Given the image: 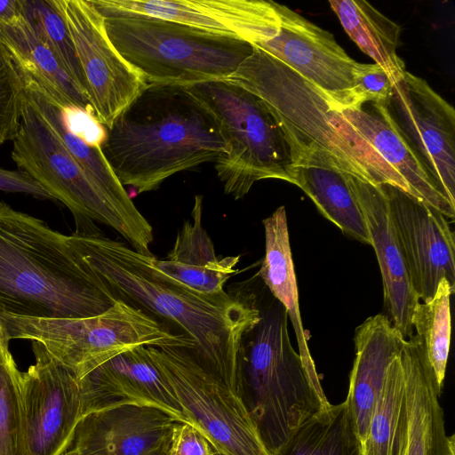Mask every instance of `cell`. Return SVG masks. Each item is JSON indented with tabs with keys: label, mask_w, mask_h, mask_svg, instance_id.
<instances>
[{
	"label": "cell",
	"mask_w": 455,
	"mask_h": 455,
	"mask_svg": "<svg viewBox=\"0 0 455 455\" xmlns=\"http://www.w3.org/2000/svg\"><path fill=\"white\" fill-rule=\"evenodd\" d=\"M67 241L99 289L187 335L196 359L235 393L243 342L260 319L254 296L198 293L159 271L154 255L100 233H75Z\"/></svg>",
	"instance_id": "obj_1"
},
{
	"label": "cell",
	"mask_w": 455,
	"mask_h": 455,
	"mask_svg": "<svg viewBox=\"0 0 455 455\" xmlns=\"http://www.w3.org/2000/svg\"><path fill=\"white\" fill-rule=\"evenodd\" d=\"M105 128V159L120 183L139 194L228 151L216 116L183 84H148Z\"/></svg>",
	"instance_id": "obj_2"
},
{
	"label": "cell",
	"mask_w": 455,
	"mask_h": 455,
	"mask_svg": "<svg viewBox=\"0 0 455 455\" xmlns=\"http://www.w3.org/2000/svg\"><path fill=\"white\" fill-rule=\"evenodd\" d=\"M228 80L261 98L283 126L297 164L331 166L373 185L406 181L358 133L319 88L253 44Z\"/></svg>",
	"instance_id": "obj_3"
},
{
	"label": "cell",
	"mask_w": 455,
	"mask_h": 455,
	"mask_svg": "<svg viewBox=\"0 0 455 455\" xmlns=\"http://www.w3.org/2000/svg\"><path fill=\"white\" fill-rule=\"evenodd\" d=\"M116 302L94 283L66 235L0 202V313L84 318Z\"/></svg>",
	"instance_id": "obj_4"
},
{
	"label": "cell",
	"mask_w": 455,
	"mask_h": 455,
	"mask_svg": "<svg viewBox=\"0 0 455 455\" xmlns=\"http://www.w3.org/2000/svg\"><path fill=\"white\" fill-rule=\"evenodd\" d=\"M235 394L270 455L303 422L328 406L291 346L288 315L277 301L260 310V319L243 342Z\"/></svg>",
	"instance_id": "obj_5"
},
{
	"label": "cell",
	"mask_w": 455,
	"mask_h": 455,
	"mask_svg": "<svg viewBox=\"0 0 455 455\" xmlns=\"http://www.w3.org/2000/svg\"><path fill=\"white\" fill-rule=\"evenodd\" d=\"M107 35L147 84H191L228 78L253 52L230 34L144 16L104 17Z\"/></svg>",
	"instance_id": "obj_6"
},
{
	"label": "cell",
	"mask_w": 455,
	"mask_h": 455,
	"mask_svg": "<svg viewBox=\"0 0 455 455\" xmlns=\"http://www.w3.org/2000/svg\"><path fill=\"white\" fill-rule=\"evenodd\" d=\"M187 86L213 113L228 140V153L215 162L226 195L241 199L256 181L265 179L292 183L296 152L261 98L228 79Z\"/></svg>",
	"instance_id": "obj_7"
},
{
	"label": "cell",
	"mask_w": 455,
	"mask_h": 455,
	"mask_svg": "<svg viewBox=\"0 0 455 455\" xmlns=\"http://www.w3.org/2000/svg\"><path fill=\"white\" fill-rule=\"evenodd\" d=\"M0 323L10 339L42 344L77 380L115 355L139 346L196 349L187 335L122 300L91 317L36 318L0 313Z\"/></svg>",
	"instance_id": "obj_8"
},
{
	"label": "cell",
	"mask_w": 455,
	"mask_h": 455,
	"mask_svg": "<svg viewBox=\"0 0 455 455\" xmlns=\"http://www.w3.org/2000/svg\"><path fill=\"white\" fill-rule=\"evenodd\" d=\"M12 141L11 156L18 170L65 204L77 225L82 220L101 222L136 251L153 255L149 249L153 240L123 217L92 184L24 92L19 128Z\"/></svg>",
	"instance_id": "obj_9"
},
{
	"label": "cell",
	"mask_w": 455,
	"mask_h": 455,
	"mask_svg": "<svg viewBox=\"0 0 455 455\" xmlns=\"http://www.w3.org/2000/svg\"><path fill=\"white\" fill-rule=\"evenodd\" d=\"M147 348L188 422L201 431L216 452L270 455L237 395L189 349L174 346Z\"/></svg>",
	"instance_id": "obj_10"
},
{
	"label": "cell",
	"mask_w": 455,
	"mask_h": 455,
	"mask_svg": "<svg viewBox=\"0 0 455 455\" xmlns=\"http://www.w3.org/2000/svg\"><path fill=\"white\" fill-rule=\"evenodd\" d=\"M390 124L455 205V110L423 78L405 71L382 105Z\"/></svg>",
	"instance_id": "obj_11"
},
{
	"label": "cell",
	"mask_w": 455,
	"mask_h": 455,
	"mask_svg": "<svg viewBox=\"0 0 455 455\" xmlns=\"http://www.w3.org/2000/svg\"><path fill=\"white\" fill-rule=\"evenodd\" d=\"M55 1L84 74L93 118L108 127L148 84L116 50L107 35L104 17L91 0Z\"/></svg>",
	"instance_id": "obj_12"
},
{
	"label": "cell",
	"mask_w": 455,
	"mask_h": 455,
	"mask_svg": "<svg viewBox=\"0 0 455 455\" xmlns=\"http://www.w3.org/2000/svg\"><path fill=\"white\" fill-rule=\"evenodd\" d=\"M36 362L22 372L29 455H62L81 419L78 380L42 344L32 341Z\"/></svg>",
	"instance_id": "obj_13"
},
{
	"label": "cell",
	"mask_w": 455,
	"mask_h": 455,
	"mask_svg": "<svg viewBox=\"0 0 455 455\" xmlns=\"http://www.w3.org/2000/svg\"><path fill=\"white\" fill-rule=\"evenodd\" d=\"M401 243L412 288L430 299L446 279L455 291V243L448 218L425 201L392 184L379 185Z\"/></svg>",
	"instance_id": "obj_14"
},
{
	"label": "cell",
	"mask_w": 455,
	"mask_h": 455,
	"mask_svg": "<svg viewBox=\"0 0 455 455\" xmlns=\"http://www.w3.org/2000/svg\"><path fill=\"white\" fill-rule=\"evenodd\" d=\"M279 16L277 34L254 44L319 88L339 108H354V71L357 62L333 35L286 5L273 1Z\"/></svg>",
	"instance_id": "obj_15"
},
{
	"label": "cell",
	"mask_w": 455,
	"mask_h": 455,
	"mask_svg": "<svg viewBox=\"0 0 455 455\" xmlns=\"http://www.w3.org/2000/svg\"><path fill=\"white\" fill-rule=\"evenodd\" d=\"M103 16H144L235 35L252 44L274 37L280 19L273 1L91 0Z\"/></svg>",
	"instance_id": "obj_16"
},
{
	"label": "cell",
	"mask_w": 455,
	"mask_h": 455,
	"mask_svg": "<svg viewBox=\"0 0 455 455\" xmlns=\"http://www.w3.org/2000/svg\"><path fill=\"white\" fill-rule=\"evenodd\" d=\"M78 384L81 419L92 412L132 404L154 407L180 422H188L147 346L115 355L78 380Z\"/></svg>",
	"instance_id": "obj_17"
},
{
	"label": "cell",
	"mask_w": 455,
	"mask_h": 455,
	"mask_svg": "<svg viewBox=\"0 0 455 455\" xmlns=\"http://www.w3.org/2000/svg\"><path fill=\"white\" fill-rule=\"evenodd\" d=\"M178 420L149 406L122 405L84 416L62 455H168Z\"/></svg>",
	"instance_id": "obj_18"
},
{
	"label": "cell",
	"mask_w": 455,
	"mask_h": 455,
	"mask_svg": "<svg viewBox=\"0 0 455 455\" xmlns=\"http://www.w3.org/2000/svg\"><path fill=\"white\" fill-rule=\"evenodd\" d=\"M347 180L363 212L371 245L379 265L386 315L407 339L414 334L411 315L419 299L411 283L386 196L379 185L364 182L349 174Z\"/></svg>",
	"instance_id": "obj_19"
},
{
	"label": "cell",
	"mask_w": 455,
	"mask_h": 455,
	"mask_svg": "<svg viewBox=\"0 0 455 455\" xmlns=\"http://www.w3.org/2000/svg\"><path fill=\"white\" fill-rule=\"evenodd\" d=\"M400 357L407 406L406 455H455L454 435H446L439 403L442 387L415 334L404 339Z\"/></svg>",
	"instance_id": "obj_20"
},
{
	"label": "cell",
	"mask_w": 455,
	"mask_h": 455,
	"mask_svg": "<svg viewBox=\"0 0 455 455\" xmlns=\"http://www.w3.org/2000/svg\"><path fill=\"white\" fill-rule=\"evenodd\" d=\"M404 338L386 315L368 317L355 332V357L345 400L363 442L389 365L400 353Z\"/></svg>",
	"instance_id": "obj_21"
},
{
	"label": "cell",
	"mask_w": 455,
	"mask_h": 455,
	"mask_svg": "<svg viewBox=\"0 0 455 455\" xmlns=\"http://www.w3.org/2000/svg\"><path fill=\"white\" fill-rule=\"evenodd\" d=\"M191 220L178 232L166 258L155 265L166 276L201 294L223 293L224 284L236 270L239 256L219 259L212 241L203 227V196H195Z\"/></svg>",
	"instance_id": "obj_22"
},
{
	"label": "cell",
	"mask_w": 455,
	"mask_h": 455,
	"mask_svg": "<svg viewBox=\"0 0 455 455\" xmlns=\"http://www.w3.org/2000/svg\"><path fill=\"white\" fill-rule=\"evenodd\" d=\"M341 114L381 158L408 184L412 196L425 201L447 218L455 216V205L439 190L390 124L382 105L364 102L339 108Z\"/></svg>",
	"instance_id": "obj_23"
},
{
	"label": "cell",
	"mask_w": 455,
	"mask_h": 455,
	"mask_svg": "<svg viewBox=\"0 0 455 455\" xmlns=\"http://www.w3.org/2000/svg\"><path fill=\"white\" fill-rule=\"evenodd\" d=\"M263 226L265 256L258 275L284 307L291 321L306 371L314 386L323 390L307 346L308 336L302 326L285 207H278L271 216L264 219Z\"/></svg>",
	"instance_id": "obj_24"
},
{
	"label": "cell",
	"mask_w": 455,
	"mask_h": 455,
	"mask_svg": "<svg viewBox=\"0 0 455 455\" xmlns=\"http://www.w3.org/2000/svg\"><path fill=\"white\" fill-rule=\"evenodd\" d=\"M0 40L15 64L26 70L64 108L93 118L87 96L66 73L50 48L38 38L25 17L10 24L0 21Z\"/></svg>",
	"instance_id": "obj_25"
},
{
	"label": "cell",
	"mask_w": 455,
	"mask_h": 455,
	"mask_svg": "<svg viewBox=\"0 0 455 455\" xmlns=\"http://www.w3.org/2000/svg\"><path fill=\"white\" fill-rule=\"evenodd\" d=\"M292 184L300 188L318 211L344 234L371 244L363 212L345 173L335 167L297 164Z\"/></svg>",
	"instance_id": "obj_26"
},
{
	"label": "cell",
	"mask_w": 455,
	"mask_h": 455,
	"mask_svg": "<svg viewBox=\"0 0 455 455\" xmlns=\"http://www.w3.org/2000/svg\"><path fill=\"white\" fill-rule=\"evenodd\" d=\"M344 30L362 52L381 66L396 83L405 70L397 54L400 27L362 0L329 1Z\"/></svg>",
	"instance_id": "obj_27"
},
{
	"label": "cell",
	"mask_w": 455,
	"mask_h": 455,
	"mask_svg": "<svg viewBox=\"0 0 455 455\" xmlns=\"http://www.w3.org/2000/svg\"><path fill=\"white\" fill-rule=\"evenodd\" d=\"M275 455H363L346 401L329 404L296 428Z\"/></svg>",
	"instance_id": "obj_28"
},
{
	"label": "cell",
	"mask_w": 455,
	"mask_h": 455,
	"mask_svg": "<svg viewBox=\"0 0 455 455\" xmlns=\"http://www.w3.org/2000/svg\"><path fill=\"white\" fill-rule=\"evenodd\" d=\"M400 353L388 367L366 437L362 442L363 455L407 453V406Z\"/></svg>",
	"instance_id": "obj_29"
},
{
	"label": "cell",
	"mask_w": 455,
	"mask_h": 455,
	"mask_svg": "<svg viewBox=\"0 0 455 455\" xmlns=\"http://www.w3.org/2000/svg\"><path fill=\"white\" fill-rule=\"evenodd\" d=\"M454 291L443 278L434 296L418 302L411 315L416 336L422 343L437 383L443 387L451 342L450 298Z\"/></svg>",
	"instance_id": "obj_30"
},
{
	"label": "cell",
	"mask_w": 455,
	"mask_h": 455,
	"mask_svg": "<svg viewBox=\"0 0 455 455\" xmlns=\"http://www.w3.org/2000/svg\"><path fill=\"white\" fill-rule=\"evenodd\" d=\"M20 2L23 15L36 35L50 48L66 73L87 96L84 74L67 22L56 1L20 0Z\"/></svg>",
	"instance_id": "obj_31"
},
{
	"label": "cell",
	"mask_w": 455,
	"mask_h": 455,
	"mask_svg": "<svg viewBox=\"0 0 455 455\" xmlns=\"http://www.w3.org/2000/svg\"><path fill=\"white\" fill-rule=\"evenodd\" d=\"M0 455H29L22 396V372L13 357L0 355Z\"/></svg>",
	"instance_id": "obj_32"
},
{
	"label": "cell",
	"mask_w": 455,
	"mask_h": 455,
	"mask_svg": "<svg viewBox=\"0 0 455 455\" xmlns=\"http://www.w3.org/2000/svg\"><path fill=\"white\" fill-rule=\"evenodd\" d=\"M23 92L19 68L0 40V146L17 132Z\"/></svg>",
	"instance_id": "obj_33"
},
{
	"label": "cell",
	"mask_w": 455,
	"mask_h": 455,
	"mask_svg": "<svg viewBox=\"0 0 455 455\" xmlns=\"http://www.w3.org/2000/svg\"><path fill=\"white\" fill-rule=\"evenodd\" d=\"M395 84L381 66L357 62L354 71V94L358 105L364 102L385 105Z\"/></svg>",
	"instance_id": "obj_34"
},
{
	"label": "cell",
	"mask_w": 455,
	"mask_h": 455,
	"mask_svg": "<svg viewBox=\"0 0 455 455\" xmlns=\"http://www.w3.org/2000/svg\"><path fill=\"white\" fill-rule=\"evenodd\" d=\"M214 452L197 427L188 422L175 423L168 455H213Z\"/></svg>",
	"instance_id": "obj_35"
},
{
	"label": "cell",
	"mask_w": 455,
	"mask_h": 455,
	"mask_svg": "<svg viewBox=\"0 0 455 455\" xmlns=\"http://www.w3.org/2000/svg\"><path fill=\"white\" fill-rule=\"evenodd\" d=\"M0 190L12 193H24L40 199L56 201L38 182L20 170L0 168Z\"/></svg>",
	"instance_id": "obj_36"
},
{
	"label": "cell",
	"mask_w": 455,
	"mask_h": 455,
	"mask_svg": "<svg viewBox=\"0 0 455 455\" xmlns=\"http://www.w3.org/2000/svg\"><path fill=\"white\" fill-rule=\"evenodd\" d=\"M23 18L20 0H0V21L10 24Z\"/></svg>",
	"instance_id": "obj_37"
},
{
	"label": "cell",
	"mask_w": 455,
	"mask_h": 455,
	"mask_svg": "<svg viewBox=\"0 0 455 455\" xmlns=\"http://www.w3.org/2000/svg\"><path fill=\"white\" fill-rule=\"evenodd\" d=\"M10 340L7 331L0 323V355L8 358L12 357L9 349Z\"/></svg>",
	"instance_id": "obj_38"
},
{
	"label": "cell",
	"mask_w": 455,
	"mask_h": 455,
	"mask_svg": "<svg viewBox=\"0 0 455 455\" xmlns=\"http://www.w3.org/2000/svg\"><path fill=\"white\" fill-rule=\"evenodd\" d=\"M213 455H224V454H221V453H219V452L215 451Z\"/></svg>",
	"instance_id": "obj_39"
}]
</instances>
